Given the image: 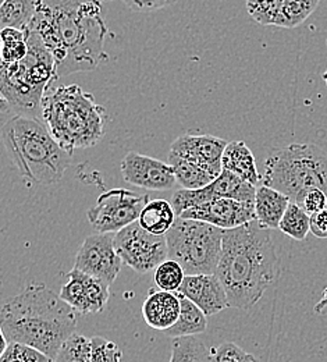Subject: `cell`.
<instances>
[{
  "instance_id": "obj_15",
  "label": "cell",
  "mask_w": 327,
  "mask_h": 362,
  "mask_svg": "<svg viewBox=\"0 0 327 362\" xmlns=\"http://www.w3.org/2000/svg\"><path fill=\"white\" fill-rule=\"evenodd\" d=\"M179 218L194 219L223 230H233L255 221V206L232 198H220L183 212Z\"/></svg>"
},
{
  "instance_id": "obj_4",
  "label": "cell",
  "mask_w": 327,
  "mask_h": 362,
  "mask_svg": "<svg viewBox=\"0 0 327 362\" xmlns=\"http://www.w3.org/2000/svg\"><path fill=\"white\" fill-rule=\"evenodd\" d=\"M107 113L78 86L50 87L42 99V122L69 153L96 145L106 132Z\"/></svg>"
},
{
  "instance_id": "obj_33",
  "label": "cell",
  "mask_w": 327,
  "mask_h": 362,
  "mask_svg": "<svg viewBox=\"0 0 327 362\" xmlns=\"http://www.w3.org/2000/svg\"><path fill=\"white\" fill-rule=\"evenodd\" d=\"M210 357L212 362H259L255 356L246 353L244 349L232 341L222 343L212 349Z\"/></svg>"
},
{
  "instance_id": "obj_1",
  "label": "cell",
  "mask_w": 327,
  "mask_h": 362,
  "mask_svg": "<svg viewBox=\"0 0 327 362\" xmlns=\"http://www.w3.org/2000/svg\"><path fill=\"white\" fill-rule=\"evenodd\" d=\"M102 1L40 0L37 14L25 30L41 37L56 62L59 77L94 70L107 60Z\"/></svg>"
},
{
  "instance_id": "obj_29",
  "label": "cell",
  "mask_w": 327,
  "mask_h": 362,
  "mask_svg": "<svg viewBox=\"0 0 327 362\" xmlns=\"http://www.w3.org/2000/svg\"><path fill=\"white\" fill-rule=\"evenodd\" d=\"M186 276V272L179 262L167 259L153 271V281L160 290L176 293L183 286Z\"/></svg>"
},
{
  "instance_id": "obj_38",
  "label": "cell",
  "mask_w": 327,
  "mask_h": 362,
  "mask_svg": "<svg viewBox=\"0 0 327 362\" xmlns=\"http://www.w3.org/2000/svg\"><path fill=\"white\" fill-rule=\"evenodd\" d=\"M322 77H323V81H325V84H326V86H327V69H326V71H325V73H323V76H322Z\"/></svg>"
},
{
  "instance_id": "obj_3",
  "label": "cell",
  "mask_w": 327,
  "mask_h": 362,
  "mask_svg": "<svg viewBox=\"0 0 327 362\" xmlns=\"http://www.w3.org/2000/svg\"><path fill=\"white\" fill-rule=\"evenodd\" d=\"M0 332L7 341L34 347L52 361L77 333V313L44 283H32L1 308Z\"/></svg>"
},
{
  "instance_id": "obj_8",
  "label": "cell",
  "mask_w": 327,
  "mask_h": 362,
  "mask_svg": "<svg viewBox=\"0 0 327 362\" xmlns=\"http://www.w3.org/2000/svg\"><path fill=\"white\" fill-rule=\"evenodd\" d=\"M225 230L205 222L177 218L165 235L169 259L179 262L186 274H216L222 257Z\"/></svg>"
},
{
  "instance_id": "obj_27",
  "label": "cell",
  "mask_w": 327,
  "mask_h": 362,
  "mask_svg": "<svg viewBox=\"0 0 327 362\" xmlns=\"http://www.w3.org/2000/svg\"><path fill=\"white\" fill-rule=\"evenodd\" d=\"M279 230L297 241H304L311 231V216L295 202H290Z\"/></svg>"
},
{
  "instance_id": "obj_11",
  "label": "cell",
  "mask_w": 327,
  "mask_h": 362,
  "mask_svg": "<svg viewBox=\"0 0 327 362\" xmlns=\"http://www.w3.org/2000/svg\"><path fill=\"white\" fill-rule=\"evenodd\" d=\"M255 185L241 180L229 170H223L220 176H218L209 185L201 189H177L172 197V205L180 216L187 209L203 205L206 202L220 199V198H232L242 202H255L256 197Z\"/></svg>"
},
{
  "instance_id": "obj_24",
  "label": "cell",
  "mask_w": 327,
  "mask_h": 362,
  "mask_svg": "<svg viewBox=\"0 0 327 362\" xmlns=\"http://www.w3.org/2000/svg\"><path fill=\"white\" fill-rule=\"evenodd\" d=\"M169 162L174 169L177 182L184 189H201L216 179L213 175L177 155L169 153Z\"/></svg>"
},
{
  "instance_id": "obj_37",
  "label": "cell",
  "mask_w": 327,
  "mask_h": 362,
  "mask_svg": "<svg viewBox=\"0 0 327 362\" xmlns=\"http://www.w3.org/2000/svg\"><path fill=\"white\" fill-rule=\"evenodd\" d=\"M311 233L318 238H327V208L311 216Z\"/></svg>"
},
{
  "instance_id": "obj_5",
  "label": "cell",
  "mask_w": 327,
  "mask_h": 362,
  "mask_svg": "<svg viewBox=\"0 0 327 362\" xmlns=\"http://www.w3.org/2000/svg\"><path fill=\"white\" fill-rule=\"evenodd\" d=\"M1 138L20 175L37 184L49 185L61 180L71 165V153L66 152L45 123L35 117H10L1 129Z\"/></svg>"
},
{
  "instance_id": "obj_36",
  "label": "cell",
  "mask_w": 327,
  "mask_h": 362,
  "mask_svg": "<svg viewBox=\"0 0 327 362\" xmlns=\"http://www.w3.org/2000/svg\"><path fill=\"white\" fill-rule=\"evenodd\" d=\"M177 0H123L134 11H155L173 4Z\"/></svg>"
},
{
  "instance_id": "obj_9",
  "label": "cell",
  "mask_w": 327,
  "mask_h": 362,
  "mask_svg": "<svg viewBox=\"0 0 327 362\" xmlns=\"http://www.w3.org/2000/svg\"><path fill=\"white\" fill-rule=\"evenodd\" d=\"M149 202L148 195H140L126 188H114L100 194L88 209V222L97 233H119L140 219L142 209Z\"/></svg>"
},
{
  "instance_id": "obj_23",
  "label": "cell",
  "mask_w": 327,
  "mask_h": 362,
  "mask_svg": "<svg viewBox=\"0 0 327 362\" xmlns=\"http://www.w3.org/2000/svg\"><path fill=\"white\" fill-rule=\"evenodd\" d=\"M40 0H1V28H17L25 31L37 14Z\"/></svg>"
},
{
  "instance_id": "obj_20",
  "label": "cell",
  "mask_w": 327,
  "mask_h": 362,
  "mask_svg": "<svg viewBox=\"0 0 327 362\" xmlns=\"http://www.w3.org/2000/svg\"><path fill=\"white\" fill-rule=\"evenodd\" d=\"M222 165L223 170L232 172L241 180L246 181L255 187L262 180L256 168L255 156L244 141H232L227 144Z\"/></svg>"
},
{
  "instance_id": "obj_2",
  "label": "cell",
  "mask_w": 327,
  "mask_h": 362,
  "mask_svg": "<svg viewBox=\"0 0 327 362\" xmlns=\"http://www.w3.org/2000/svg\"><path fill=\"white\" fill-rule=\"evenodd\" d=\"M280 273L270 231L256 221L225 230L218 277L226 288L229 304L249 310L263 297Z\"/></svg>"
},
{
  "instance_id": "obj_6",
  "label": "cell",
  "mask_w": 327,
  "mask_h": 362,
  "mask_svg": "<svg viewBox=\"0 0 327 362\" xmlns=\"http://www.w3.org/2000/svg\"><path fill=\"white\" fill-rule=\"evenodd\" d=\"M28 53L13 64H1L0 92L3 105L17 115L42 116V99L59 78L56 62L41 37L25 30Z\"/></svg>"
},
{
  "instance_id": "obj_40",
  "label": "cell",
  "mask_w": 327,
  "mask_h": 362,
  "mask_svg": "<svg viewBox=\"0 0 327 362\" xmlns=\"http://www.w3.org/2000/svg\"><path fill=\"white\" fill-rule=\"evenodd\" d=\"M52 362H53V361H52Z\"/></svg>"
},
{
  "instance_id": "obj_34",
  "label": "cell",
  "mask_w": 327,
  "mask_h": 362,
  "mask_svg": "<svg viewBox=\"0 0 327 362\" xmlns=\"http://www.w3.org/2000/svg\"><path fill=\"white\" fill-rule=\"evenodd\" d=\"M91 362H121L123 353L116 343L105 337L95 336L91 339Z\"/></svg>"
},
{
  "instance_id": "obj_25",
  "label": "cell",
  "mask_w": 327,
  "mask_h": 362,
  "mask_svg": "<svg viewBox=\"0 0 327 362\" xmlns=\"http://www.w3.org/2000/svg\"><path fill=\"white\" fill-rule=\"evenodd\" d=\"M169 362H212V357L210 350L196 336H187L173 340Z\"/></svg>"
},
{
  "instance_id": "obj_26",
  "label": "cell",
  "mask_w": 327,
  "mask_h": 362,
  "mask_svg": "<svg viewBox=\"0 0 327 362\" xmlns=\"http://www.w3.org/2000/svg\"><path fill=\"white\" fill-rule=\"evenodd\" d=\"M321 0H284L276 27L297 28L318 8Z\"/></svg>"
},
{
  "instance_id": "obj_17",
  "label": "cell",
  "mask_w": 327,
  "mask_h": 362,
  "mask_svg": "<svg viewBox=\"0 0 327 362\" xmlns=\"http://www.w3.org/2000/svg\"><path fill=\"white\" fill-rule=\"evenodd\" d=\"M177 293L199 307L206 317L216 315L230 307L226 288L218 274H187Z\"/></svg>"
},
{
  "instance_id": "obj_19",
  "label": "cell",
  "mask_w": 327,
  "mask_h": 362,
  "mask_svg": "<svg viewBox=\"0 0 327 362\" xmlns=\"http://www.w3.org/2000/svg\"><path fill=\"white\" fill-rule=\"evenodd\" d=\"M291 199L280 191L265 184L256 188L255 197V221L258 225L268 230L279 228L281 219L290 205Z\"/></svg>"
},
{
  "instance_id": "obj_7",
  "label": "cell",
  "mask_w": 327,
  "mask_h": 362,
  "mask_svg": "<svg viewBox=\"0 0 327 362\" xmlns=\"http://www.w3.org/2000/svg\"><path fill=\"white\" fill-rule=\"evenodd\" d=\"M263 168V184L280 191L291 202L311 188H321L327 194V153L315 144L273 148Z\"/></svg>"
},
{
  "instance_id": "obj_21",
  "label": "cell",
  "mask_w": 327,
  "mask_h": 362,
  "mask_svg": "<svg viewBox=\"0 0 327 362\" xmlns=\"http://www.w3.org/2000/svg\"><path fill=\"white\" fill-rule=\"evenodd\" d=\"M177 214L166 199L149 201L141 212V226L155 235H166L177 221Z\"/></svg>"
},
{
  "instance_id": "obj_35",
  "label": "cell",
  "mask_w": 327,
  "mask_h": 362,
  "mask_svg": "<svg viewBox=\"0 0 327 362\" xmlns=\"http://www.w3.org/2000/svg\"><path fill=\"white\" fill-rule=\"evenodd\" d=\"M294 202L299 205L309 216H312L326 209L327 194L321 188H311L299 194Z\"/></svg>"
},
{
  "instance_id": "obj_28",
  "label": "cell",
  "mask_w": 327,
  "mask_h": 362,
  "mask_svg": "<svg viewBox=\"0 0 327 362\" xmlns=\"http://www.w3.org/2000/svg\"><path fill=\"white\" fill-rule=\"evenodd\" d=\"M28 53L25 31L17 28H1V64L21 62Z\"/></svg>"
},
{
  "instance_id": "obj_31",
  "label": "cell",
  "mask_w": 327,
  "mask_h": 362,
  "mask_svg": "<svg viewBox=\"0 0 327 362\" xmlns=\"http://www.w3.org/2000/svg\"><path fill=\"white\" fill-rule=\"evenodd\" d=\"M284 0H245L251 18L262 25H276Z\"/></svg>"
},
{
  "instance_id": "obj_10",
  "label": "cell",
  "mask_w": 327,
  "mask_h": 362,
  "mask_svg": "<svg viewBox=\"0 0 327 362\" xmlns=\"http://www.w3.org/2000/svg\"><path fill=\"white\" fill-rule=\"evenodd\" d=\"M114 245L124 265L138 273L155 271L169 259L165 235H155L136 222L116 233Z\"/></svg>"
},
{
  "instance_id": "obj_18",
  "label": "cell",
  "mask_w": 327,
  "mask_h": 362,
  "mask_svg": "<svg viewBox=\"0 0 327 362\" xmlns=\"http://www.w3.org/2000/svg\"><path fill=\"white\" fill-rule=\"evenodd\" d=\"M182 303L176 293L150 291L142 305V317L148 326L155 330H169L180 317Z\"/></svg>"
},
{
  "instance_id": "obj_22",
  "label": "cell",
  "mask_w": 327,
  "mask_h": 362,
  "mask_svg": "<svg viewBox=\"0 0 327 362\" xmlns=\"http://www.w3.org/2000/svg\"><path fill=\"white\" fill-rule=\"evenodd\" d=\"M182 303V311L177 322L165 333L169 337L177 339V337H187V336H196L199 333H203L208 327V319L205 313L196 307L192 301H189L187 297L177 293Z\"/></svg>"
},
{
  "instance_id": "obj_39",
  "label": "cell",
  "mask_w": 327,
  "mask_h": 362,
  "mask_svg": "<svg viewBox=\"0 0 327 362\" xmlns=\"http://www.w3.org/2000/svg\"><path fill=\"white\" fill-rule=\"evenodd\" d=\"M326 46H327V38H326Z\"/></svg>"
},
{
  "instance_id": "obj_16",
  "label": "cell",
  "mask_w": 327,
  "mask_h": 362,
  "mask_svg": "<svg viewBox=\"0 0 327 362\" xmlns=\"http://www.w3.org/2000/svg\"><path fill=\"white\" fill-rule=\"evenodd\" d=\"M229 142L215 136L184 134L176 138L170 146V153L199 166L215 177L223 172V153Z\"/></svg>"
},
{
  "instance_id": "obj_14",
  "label": "cell",
  "mask_w": 327,
  "mask_h": 362,
  "mask_svg": "<svg viewBox=\"0 0 327 362\" xmlns=\"http://www.w3.org/2000/svg\"><path fill=\"white\" fill-rule=\"evenodd\" d=\"M120 169L123 179L127 182L152 191H167L177 182L170 163L138 152H129L121 160Z\"/></svg>"
},
{
  "instance_id": "obj_30",
  "label": "cell",
  "mask_w": 327,
  "mask_h": 362,
  "mask_svg": "<svg viewBox=\"0 0 327 362\" xmlns=\"http://www.w3.org/2000/svg\"><path fill=\"white\" fill-rule=\"evenodd\" d=\"M91 339L74 333L60 349L53 362H91Z\"/></svg>"
},
{
  "instance_id": "obj_13",
  "label": "cell",
  "mask_w": 327,
  "mask_h": 362,
  "mask_svg": "<svg viewBox=\"0 0 327 362\" xmlns=\"http://www.w3.org/2000/svg\"><path fill=\"white\" fill-rule=\"evenodd\" d=\"M109 297L107 283L76 268L69 273V281L60 290V298L81 315L102 313Z\"/></svg>"
},
{
  "instance_id": "obj_12",
  "label": "cell",
  "mask_w": 327,
  "mask_h": 362,
  "mask_svg": "<svg viewBox=\"0 0 327 362\" xmlns=\"http://www.w3.org/2000/svg\"><path fill=\"white\" fill-rule=\"evenodd\" d=\"M114 233H96L85 238L76 257V269L85 272L112 286L123 261L114 245Z\"/></svg>"
},
{
  "instance_id": "obj_32",
  "label": "cell",
  "mask_w": 327,
  "mask_h": 362,
  "mask_svg": "<svg viewBox=\"0 0 327 362\" xmlns=\"http://www.w3.org/2000/svg\"><path fill=\"white\" fill-rule=\"evenodd\" d=\"M0 362H52V360L34 347L8 341V346L1 353Z\"/></svg>"
}]
</instances>
